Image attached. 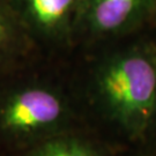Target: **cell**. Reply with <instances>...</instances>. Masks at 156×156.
<instances>
[{"label": "cell", "mask_w": 156, "mask_h": 156, "mask_svg": "<svg viewBox=\"0 0 156 156\" xmlns=\"http://www.w3.org/2000/svg\"><path fill=\"white\" fill-rule=\"evenodd\" d=\"M101 102L132 135L145 133L156 115V51L134 48L106 62L96 79Z\"/></svg>", "instance_id": "obj_1"}, {"label": "cell", "mask_w": 156, "mask_h": 156, "mask_svg": "<svg viewBox=\"0 0 156 156\" xmlns=\"http://www.w3.org/2000/svg\"><path fill=\"white\" fill-rule=\"evenodd\" d=\"M66 118L65 100L45 87L33 86L14 90L0 103V131L15 139L53 132Z\"/></svg>", "instance_id": "obj_2"}, {"label": "cell", "mask_w": 156, "mask_h": 156, "mask_svg": "<svg viewBox=\"0 0 156 156\" xmlns=\"http://www.w3.org/2000/svg\"><path fill=\"white\" fill-rule=\"evenodd\" d=\"M33 39L66 43L78 30L82 0H9Z\"/></svg>", "instance_id": "obj_3"}, {"label": "cell", "mask_w": 156, "mask_h": 156, "mask_svg": "<svg viewBox=\"0 0 156 156\" xmlns=\"http://www.w3.org/2000/svg\"><path fill=\"white\" fill-rule=\"evenodd\" d=\"M148 0H82L78 30L94 36H111L138 21Z\"/></svg>", "instance_id": "obj_4"}, {"label": "cell", "mask_w": 156, "mask_h": 156, "mask_svg": "<svg viewBox=\"0 0 156 156\" xmlns=\"http://www.w3.org/2000/svg\"><path fill=\"white\" fill-rule=\"evenodd\" d=\"M31 37L9 0H0V65L27 48Z\"/></svg>", "instance_id": "obj_5"}, {"label": "cell", "mask_w": 156, "mask_h": 156, "mask_svg": "<svg viewBox=\"0 0 156 156\" xmlns=\"http://www.w3.org/2000/svg\"><path fill=\"white\" fill-rule=\"evenodd\" d=\"M29 156H98V154L82 140L59 136L45 140Z\"/></svg>", "instance_id": "obj_6"}]
</instances>
